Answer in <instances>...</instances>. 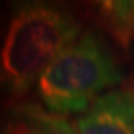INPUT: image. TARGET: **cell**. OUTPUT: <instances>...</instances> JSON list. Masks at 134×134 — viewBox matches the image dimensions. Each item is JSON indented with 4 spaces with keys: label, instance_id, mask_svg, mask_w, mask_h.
<instances>
[{
    "label": "cell",
    "instance_id": "277c9868",
    "mask_svg": "<svg viewBox=\"0 0 134 134\" xmlns=\"http://www.w3.org/2000/svg\"><path fill=\"white\" fill-rule=\"evenodd\" d=\"M0 134H78V131L66 116L32 102H16L0 115Z\"/></svg>",
    "mask_w": 134,
    "mask_h": 134
},
{
    "label": "cell",
    "instance_id": "5b68a950",
    "mask_svg": "<svg viewBox=\"0 0 134 134\" xmlns=\"http://www.w3.org/2000/svg\"><path fill=\"white\" fill-rule=\"evenodd\" d=\"M100 12L108 29L120 41L126 42L134 36V2H103Z\"/></svg>",
    "mask_w": 134,
    "mask_h": 134
},
{
    "label": "cell",
    "instance_id": "7a4b0ae2",
    "mask_svg": "<svg viewBox=\"0 0 134 134\" xmlns=\"http://www.w3.org/2000/svg\"><path fill=\"white\" fill-rule=\"evenodd\" d=\"M121 79L120 65L102 36L84 31L44 71L36 91L49 111L79 116Z\"/></svg>",
    "mask_w": 134,
    "mask_h": 134
},
{
    "label": "cell",
    "instance_id": "3957f363",
    "mask_svg": "<svg viewBox=\"0 0 134 134\" xmlns=\"http://www.w3.org/2000/svg\"><path fill=\"white\" fill-rule=\"evenodd\" d=\"M78 134H134V94L111 89L74 120Z\"/></svg>",
    "mask_w": 134,
    "mask_h": 134
},
{
    "label": "cell",
    "instance_id": "6da1fadb",
    "mask_svg": "<svg viewBox=\"0 0 134 134\" xmlns=\"http://www.w3.org/2000/svg\"><path fill=\"white\" fill-rule=\"evenodd\" d=\"M81 34V24L62 7L44 2L18 5L0 39V89L16 99L26 95Z\"/></svg>",
    "mask_w": 134,
    "mask_h": 134
}]
</instances>
